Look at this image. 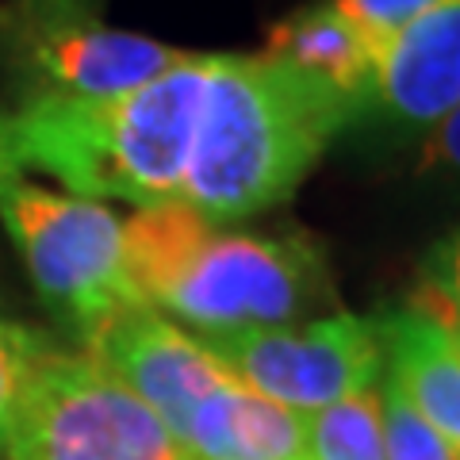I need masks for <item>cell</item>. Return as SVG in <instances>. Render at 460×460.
Returning <instances> with one entry per match:
<instances>
[{
	"instance_id": "obj_9",
	"label": "cell",
	"mask_w": 460,
	"mask_h": 460,
	"mask_svg": "<svg viewBox=\"0 0 460 460\" xmlns=\"http://www.w3.org/2000/svg\"><path fill=\"white\" fill-rule=\"evenodd\" d=\"M184 460H307L304 414L226 376L177 434Z\"/></svg>"
},
{
	"instance_id": "obj_12",
	"label": "cell",
	"mask_w": 460,
	"mask_h": 460,
	"mask_svg": "<svg viewBox=\"0 0 460 460\" xmlns=\"http://www.w3.org/2000/svg\"><path fill=\"white\" fill-rule=\"evenodd\" d=\"M215 223H208L196 208L181 204H154L138 208L131 219L119 226V250H123V277L131 284L138 304L162 307L181 272L199 253V246L211 238Z\"/></svg>"
},
{
	"instance_id": "obj_16",
	"label": "cell",
	"mask_w": 460,
	"mask_h": 460,
	"mask_svg": "<svg viewBox=\"0 0 460 460\" xmlns=\"http://www.w3.org/2000/svg\"><path fill=\"white\" fill-rule=\"evenodd\" d=\"M334 12H341L357 31L368 39V47L380 54L384 42H392L402 27H411L429 8L445 4V0H330Z\"/></svg>"
},
{
	"instance_id": "obj_4",
	"label": "cell",
	"mask_w": 460,
	"mask_h": 460,
	"mask_svg": "<svg viewBox=\"0 0 460 460\" xmlns=\"http://www.w3.org/2000/svg\"><path fill=\"white\" fill-rule=\"evenodd\" d=\"M0 460H184L169 429L89 353L47 349L27 376Z\"/></svg>"
},
{
	"instance_id": "obj_2",
	"label": "cell",
	"mask_w": 460,
	"mask_h": 460,
	"mask_svg": "<svg viewBox=\"0 0 460 460\" xmlns=\"http://www.w3.org/2000/svg\"><path fill=\"white\" fill-rule=\"evenodd\" d=\"M357 108L265 54H211L181 204L208 223L246 219L288 199Z\"/></svg>"
},
{
	"instance_id": "obj_1",
	"label": "cell",
	"mask_w": 460,
	"mask_h": 460,
	"mask_svg": "<svg viewBox=\"0 0 460 460\" xmlns=\"http://www.w3.org/2000/svg\"><path fill=\"white\" fill-rule=\"evenodd\" d=\"M211 54H184L119 96H35L0 111V142L23 172L69 196L154 208L181 199Z\"/></svg>"
},
{
	"instance_id": "obj_7",
	"label": "cell",
	"mask_w": 460,
	"mask_h": 460,
	"mask_svg": "<svg viewBox=\"0 0 460 460\" xmlns=\"http://www.w3.org/2000/svg\"><path fill=\"white\" fill-rule=\"evenodd\" d=\"M84 353L123 387H131L172 441L192 419V411L230 376L192 330L177 326L146 304H131L104 319L84 338Z\"/></svg>"
},
{
	"instance_id": "obj_19",
	"label": "cell",
	"mask_w": 460,
	"mask_h": 460,
	"mask_svg": "<svg viewBox=\"0 0 460 460\" xmlns=\"http://www.w3.org/2000/svg\"><path fill=\"white\" fill-rule=\"evenodd\" d=\"M104 0H16V8L39 20H93Z\"/></svg>"
},
{
	"instance_id": "obj_14",
	"label": "cell",
	"mask_w": 460,
	"mask_h": 460,
	"mask_svg": "<svg viewBox=\"0 0 460 460\" xmlns=\"http://www.w3.org/2000/svg\"><path fill=\"white\" fill-rule=\"evenodd\" d=\"M380 419L387 460H460V445L429 426L387 376L380 384Z\"/></svg>"
},
{
	"instance_id": "obj_10",
	"label": "cell",
	"mask_w": 460,
	"mask_h": 460,
	"mask_svg": "<svg viewBox=\"0 0 460 460\" xmlns=\"http://www.w3.org/2000/svg\"><path fill=\"white\" fill-rule=\"evenodd\" d=\"M384 368L414 411L445 438L460 445V353L445 326L422 307H399L376 314Z\"/></svg>"
},
{
	"instance_id": "obj_15",
	"label": "cell",
	"mask_w": 460,
	"mask_h": 460,
	"mask_svg": "<svg viewBox=\"0 0 460 460\" xmlns=\"http://www.w3.org/2000/svg\"><path fill=\"white\" fill-rule=\"evenodd\" d=\"M47 349V341L31 330L0 319V441H4L12 414L20 407V395L27 387V376L39 361V353Z\"/></svg>"
},
{
	"instance_id": "obj_3",
	"label": "cell",
	"mask_w": 460,
	"mask_h": 460,
	"mask_svg": "<svg viewBox=\"0 0 460 460\" xmlns=\"http://www.w3.org/2000/svg\"><path fill=\"white\" fill-rule=\"evenodd\" d=\"M334 304L326 253L307 234H215L157 307L196 338L272 330Z\"/></svg>"
},
{
	"instance_id": "obj_11",
	"label": "cell",
	"mask_w": 460,
	"mask_h": 460,
	"mask_svg": "<svg viewBox=\"0 0 460 460\" xmlns=\"http://www.w3.org/2000/svg\"><path fill=\"white\" fill-rule=\"evenodd\" d=\"M261 54L334 89L353 108H361L372 81V66H376V50L368 47V39L341 12H334L330 0L284 16L269 31Z\"/></svg>"
},
{
	"instance_id": "obj_5",
	"label": "cell",
	"mask_w": 460,
	"mask_h": 460,
	"mask_svg": "<svg viewBox=\"0 0 460 460\" xmlns=\"http://www.w3.org/2000/svg\"><path fill=\"white\" fill-rule=\"evenodd\" d=\"M230 376L288 411L311 414L380 384L384 345L376 319L319 314L299 326L199 338Z\"/></svg>"
},
{
	"instance_id": "obj_18",
	"label": "cell",
	"mask_w": 460,
	"mask_h": 460,
	"mask_svg": "<svg viewBox=\"0 0 460 460\" xmlns=\"http://www.w3.org/2000/svg\"><path fill=\"white\" fill-rule=\"evenodd\" d=\"M429 292H438L445 304H449L460 314V230L449 234L434 246V253L426 257V280H422Z\"/></svg>"
},
{
	"instance_id": "obj_6",
	"label": "cell",
	"mask_w": 460,
	"mask_h": 460,
	"mask_svg": "<svg viewBox=\"0 0 460 460\" xmlns=\"http://www.w3.org/2000/svg\"><path fill=\"white\" fill-rule=\"evenodd\" d=\"M189 50L96 20H39L0 12V62L20 100L35 96H119L177 66Z\"/></svg>"
},
{
	"instance_id": "obj_13",
	"label": "cell",
	"mask_w": 460,
	"mask_h": 460,
	"mask_svg": "<svg viewBox=\"0 0 460 460\" xmlns=\"http://www.w3.org/2000/svg\"><path fill=\"white\" fill-rule=\"evenodd\" d=\"M307 460H387L380 384L304 414Z\"/></svg>"
},
{
	"instance_id": "obj_8",
	"label": "cell",
	"mask_w": 460,
	"mask_h": 460,
	"mask_svg": "<svg viewBox=\"0 0 460 460\" xmlns=\"http://www.w3.org/2000/svg\"><path fill=\"white\" fill-rule=\"evenodd\" d=\"M453 108H460V0H445L380 47L357 119L392 135H426Z\"/></svg>"
},
{
	"instance_id": "obj_17",
	"label": "cell",
	"mask_w": 460,
	"mask_h": 460,
	"mask_svg": "<svg viewBox=\"0 0 460 460\" xmlns=\"http://www.w3.org/2000/svg\"><path fill=\"white\" fill-rule=\"evenodd\" d=\"M414 172L419 177H460V108H453L438 127L422 135Z\"/></svg>"
}]
</instances>
